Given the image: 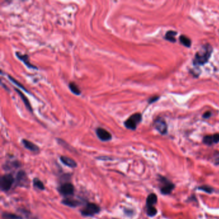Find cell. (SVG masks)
Returning a JSON list of instances; mask_svg holds the SVG:
<instances>
[{
	"mask_svg": "<svg viewBox=\"0 0 219 219\" xmlns=\"http://www.w3.org/2000/svg\"><path fill=\"white\" fill-rule=\"evenodd\" d=\"M213 51V48L209 44L204 45L201 49L197 52L193 59V64L195 66L204 65L208 61Z\"/></svg>",
	"mask_w": 219,
	"mask_h": 219,
	"instance_id": "cell-1",
	"label": "cell"
},
{
	"mask_svg": "<svg viewBox=\"0 0 219 219\" xmlns=\"http://www.w3.org/2000/svg\"><path fill=\"white\" fill-rule=\"evenodd\" d=\"M142 119V116L140 113H135L131 115L130 117H129L127 120H125L124 122V125L126 128L130 130H136L137 128V126L138 125Z\"/></svg>",
	"mask_w": 219,
	"mask_h": 219,
	"instance_id": "cell-2",
	"label": "cell"
},
{
	"mask_svg": "<svg viewBox=\"0 0 219 219\" xmlns=\"http://www.w3.org/2000/svg\"><path fill=\"white\" fill-rule=\"evenodd\" d=\"M100 211V208L95 203H88L81 210V214L84 217H92Z\"/></svg>",
	"mask_w": 219,
	"mask_h": 219,
	"instance_id": "cell-3",
	"label": "cell"
},
{
	"mask_svg": "<svg viewBox=\"0 0 219 219\" xmlns=\"http://www.w3.org/2000/svg\"><path fill=\"white\" fill-rule=\"evenodd\" d=\"M14 183V178L10 174L3 175L0 179V187L2 191L7 192L11 188L12 184Z\"/></svg>",
	"mask_w": 219,
	"mask_h": 219,
	"instance_id": "cell-4",
	"label": "cell"
},
{
	"mask_svg": "<svg viewBox=\"0 0 219 219\" xmlns=\"http://www.w3.org/2000/svg\"><path fill=\"white\" fill-rule=\"evenodd\" d=\"M160 183L161 184L160 190L163 195H168L175 188V185L164 177H160Z\"/></svg>",
	"mask_w": 219,
	"mask_h": 219,
	"instance_id": "cell-5",
	"label": "cell"
},
{
	"mask_svg": "<svg viewBox=\"0 0 219 219\" xmlns=\"http://www.w3.org/2000/svg\"><path fill=\"white\" fill-rule=\"evenodd\" d=\"M58 191L64 196H71L74 194L75 188L72 183H66L58 188Z\"/></svg>",
	"mask_w": 219,
	"mask_h": 219,
	"instance_id": "cell-6",
	"label": "cell"
},
{
	"mask_svg": "<svg viewBox=\"0 0 219 219\" xmlns=\"http://www.w3.org/2000/svg\"><path fill=\"white\" fill-rule=\"evenodd\" d=\"M97 137L102 141H108L112 139V135L109 131L102 127H98L96 130Z\"/></svg>",
	"mask_w": 219,
	"mask_h": 219,
	"instance_id": "cell-7",
	"label": "cell"
},
{
	"mask_svg": "<svg viewBox=\"0 0 219 219\" xmlns=\"http://www.w3.org/2000/svg\"><path fill=\"white\" fill-rule=\"evenodd\" d=\"M16 185L19 186H26L29 184V179L25 172L21 170L18 172L16 176Z\"/></svg>",
	"mask_w": 219,
	"mask_h": 219,
	"instance_id": "cell-8",
	"label": "cell"
},
{
	"mask_svg": "<svg viewBox=\"0 0 219 219\" xmlns=\"http://www.w3.org/2000/svg\"><path fill=\"white\" fill-rule=\"evenodd\" d=\"M154 126L161 134H165L167 132V125L162 118H159L156 119L154 122Z\"/></svg>",
	"mask_w": 219,
	"mask_h": 219,
	"instance_id": "cell-9",
	"label": "cell"
},
{
	"mask_svg": "<svg viewBox=\"0 0 219 219\" xmlns=\"http://www.w3.org/2000/svg\"><path fill=\"white\" fill-rule=\"evenodd\" d=\"M15 55H16L17 57L19 58V60L23 61V63L25 64L28 67H29V68H31V69H33V70L38 69V67H37V66L33 65L32 64H31V63L30 62V58H29V55H27L26 54H22L21 53H20V52H18V51H17L16 53H15Z\"/></svg>",
	"mask_w": 219,
	"mask_h": 219,
	"instance_id": "cell-10",
	"label": "cell"
},
{
	"mask_svg": "<svg viewBox=\"0 0 219 219\" xmlns=\"http://www.w3.org/2000/svg\"><path fill=\"white\" fill-rule=\"evenodd\" d=\"M203 142L208 145H211L214 143L219 142V134H215L213 135L206 136L203 139Z\"/></svg>",
	"mask_w": 219,
	"mask_h": 219,
	"instance_id": "cell-11",
	"label": "cell"
},
{
	"mask_svg": "<svg viewBox=\"0 0 219 219\" xmlns=\"http://www.w3.org/2000/svg\"><path fill=\"white\" fill-rule=\"evenodd\" d=\"M22 143L24 145V147L26 148V149L29 150L32 152H39V148L38 145H36L35 144H34L31 141L25 140V139H23L22 140Z\"/></svg>",
	"mask_w": 219,
	"mask_h": 219,
	"instance_id": "cell-12",
	"label": "cell"
},
{
	"mask_svg": "<svg viewBox=\"0 0 219 219\" xmlns=\"http://www.w3.org/2000/svg\"><path fill=\"white\" fill-rule=\"evenodd\" d=\"M62 203L71 208H76L81 204V202L72 198H65L62 200Z\"/></svg>",
	"mask_w": 219,
	"mask_h": 219,
	"instance_id": "cell-13",
	"label": "cell"
},
{
	"mask_svg": "<svg viewBox=\"0 0 219 219\" xmlns=\"http://www.w3.org/2000/svg\"><path fill=\"white\" fill-rule=\"evenodd\" d=\"M60 159L61 162L63 163L64 165H65L67 166H69L70 168H75L76 167L77 164L75 162V160L73 159L68 158V157L66 156H61L60 158Z\"/></svg>",
	"mask_w": 219,
	"mask_h": 219,
	"instance_id": "cell-14",
	"label": "cell"
},
{
	"mask_svg": "<svg viewBox=\"0 0 219 219\" xmlns=\"http://www.w3.org/2000/svg\"><path fill=\"white\" fill-rule=\"evenodd\" d=\"M14 89L15 91H17V94L19 95L20 97L21 98V99H22L23 103L24 104V105H25L26 106V109L29 111L30 112H32L33 110H32V106H31V104L30 103V102L29 100V99L26 98V97L24 95L22 92H21L20 90H19V89H17V88H14Z\"/></svg>",
	"mask_w": 219,
	"mask_h": 219,
	"instance_id": "cell-15",
	"label": "cell"
},
{
	"mask_svg": "<svg viewBox=\"0 0 219 219\" xmlns=\"http://www.w3.org/2000/svg\"><path fill=\"white\" fill-rule=\"evenodd\" d=\"M157 201H158V197H157L156 194L150 193V195L147 197V201H146L147 208L154 207V206L156 204Z\"/></svg>",
	"mask_w": 219,
	"mask_h": 219,
	"instance_id": "cell-16",
	"label": "cell"
},
{
	"mask_svg": "<svg viewBox=\"0 0 219 219\" xmlns=\"http://www.w3.org/2000/svg\"><path fill=\"white\" fill-rule=\"evenodd\" d=\"M69 88L70 91H72L74 95H81V91L79 89V86H77L75 82H71L69 84Z\"/></svg>",
	"mask_w": 219,
	"mask_h": 219,
	"instance_id": "cell-17",
	"label": "cell"
},
{
	"mask_svg": "<svg viewBox=\"0 0 219 219\" xmlns=\"http://www.w3.org/2000/svg\"><path fill=\"white\" fill-rule=\"evenodd\" d=\"M3 219H23L22 217L19 215H15L14 213H10L3 212L2 213Z\"/></svg>",
	"mask_w": 219,
	"mask_h": 219,
	"instance_id": "cell-18",
	"label": "cell"
},
{
	"mask_svg": "<svg viewBox=\"0 0 219 219\" xmlns=\"http://www.w3.org/2000/svg\"><path fill=\"white\" fill-rule=\"evenodd\" d=\"M176 35H177L176 32H174V31H172V30H170L166 33L165 39L170 42H175V41H176V39H175V36Z\"/></svg>",
	"mask_w": 219,
	"mask_h": 219,
	"instance_id": "cell-19",
	"label": "cell"
},
{
	"mask_svg": "<svg viewBox=\"0 0 219 219\" xmlns=\"http://www.w3.org/2000/svg\"><path fill=\"white\" fill-rule=\"evenodd\" d=\"M179 41L181 42V44H183L184 46H186V47H190L191 46V44H192L191 40L188 38V37L184 35H181L180 36Z\"/></svg>",
	"mask_w": 219,
	"mask_h": 219,
	"instance_id": "cell-20",
	"label": "cell"
},
{
	"mask_svg": "<svg viewBox=\"0 0 219 219\" xmlns=\"http://www.w3.org/2000/svg\"><path fill=\"white\" fill-rule=\"evenodd\" d=\"M33 184L37 188H38L39 190H44L45 189L44 188V185L42 183V182L39 180L38 178H34L33 180Z\"/></svg>",
	"mask_w": 219,
	"mask_h": 219,
	"instance_id": "cell-21",
	"label": "cell"
},
{
	"mask_svg": "<svg viewBox=\"0 0 219 219\" xmlns=\"http://www.w3.org/2000/svg\"><path fill=\"white\" fill-rule=\"evenodd\" d=\"M8 79H10V81L12 82H13L14 83V84H15V85H16L17 86H18V87H19V88H21V89H23V90H24V91H26V92H29V91H28L27 90V89L25 88H24V86L22 85V84H21V83L20 82H18L17 81V80H15V79H14L13 78V77H12V76H10V75H8Z\"/></svg>",
	"mask_w": 219,
	"mask_h": 219,
	"instance_id": "cell-22",
	"label": "cell"
},
{
	"mask_svg": "<svg viewBox=\"0 0 219 219\" xmlns=\"http://www.w3.org/2000/svg\"><path fill=\"white\" fill-rule=\"evenodd\" d=\"M198 190L203 191V192H205L208 193H211L213 192V189L211 187L208 186V185H204V186H199L198 188Z\"/></svg>",
	"mask_w": 219,
	"mask_h": 219,
	"instance_id": "cell-23",
	"label": "cell"
},
{
	"mask_svg": "<svg viewBox=\"0 0 219 219\" xmlns=\"http://www.w3.org/2000/svg\"><path fill=\"white\" fill-rule=\"evenodd\" d=\"M147 213L149 217H154L157 214V209L154 207L147 208Z\"/></svg>",
	"mask_w": 219,
	"mask_h": 219,
	"instance_id": "cell-24",
	"label": "cell"
},
{
	"mask_svg": "<svg viewBox=\"0 0 219 219\" xmlns=\"http://www.w3.org/2000/svg\"><path fill=\"white\" fill-rule=\"evenodd\" d=\"M158 98H159L158 97H154L150 98V100H149V104H152V103L154 102H155V101L158 100Z\"/></svg>",
	"mask_w": 219,
	"mask_h": 219,
	"instance_id": "cell-25",
	"label": "cell"
},
{
	"mask_svg": "<svg viewBox=\"0 0 219 219\" xmlns=\"http://www.w3.org/2000/svg\"><path fill=\"white\" fill-rule=\"evenodd\" d=\"M211 112L208 111V112H206V113L204 114V115H203V117H204V118L206 119V118H209V117L211 116Z\"/></svg>",
	"mask_w": 219,
	"mask_h": 219,
	"instance_id": "cell-26",
	"label": "cell"
},
{
	"mask_svg": "<svg viewBox=\"0 0 219 219\" xmlns=\"http://www.w3.org/2000/svg\"><path fill=\"white\" fill-rule=\"evenodd\" d=\"M113 219H117V218H113Z\"/></svg>",
	"mask_w": 219,
	"mask_h": 219,
	"instance_id": "cell-27",
	"label": "cell"
}]
</instances>
